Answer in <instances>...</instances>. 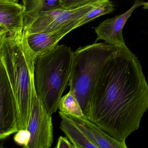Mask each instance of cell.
Instances as JSON below:
<instances>
[{
    "mask_svg": "<svg viewBox=\"0 0 148 148\" xmlns=\"http://www.w3.org/2000/svg\"><path fill=\"white\" fill-rule=\"evenodd\" d=\"M148 109V84L137 57L119 47L104 65L90 97L88 119L125 142Z\"/></svg>",
    "mask_w": 148,
    "mask_h": 148,
    "instance_id": "1",
    "label": "cell"
},
{
    "mask_svg": "<svg viewBox=\"0 0 148 148\" xmlns=\"http://www.w3.org/2000/svg\"><path fill=\"white\" fill-rule=\"evenodd\" d=\"M36 55L23 31L0 36V59L7 72L17 106L18 129H27L32 107L34 61Z\"/></svg>",
    "mask_w": 148,
    "mask_h": 148,
    "instance_id": "2",
    "label": "cell"
},
{
    "mask_svg": "<svg viewBox=\"0 0 148 148\" xmlns=\"http://www.w3.org/2000/svg\"><path fill=\"white\" fill-rule=\"evenodd\" d=\"M73 53L66 45L57 44L35 58L33 74L36 93L51 115L59 109L68 85Z\"/></svg>",
    "mask_w": 148,
    "mask_h": 148,
    "instance_id": "3",
    "label": "cell"
},
{
    "mask_svg": "<svg viewBox=\"0 0 148 148\" xmlns=\"http://www.w3.org/2000/svg\"><path fill=\"white\" fill-rule=\"evenodd\" d=\"M119 47L106 43L95 42L80 47L73 53L72 72L68 85L88 119L93 88L107 62Z\"/></svg>",
    "mask_w": 148,
    "mask_h": 148,
    "instance_id": "4",
    "label": "cell"
},
{
    "mask_svg": "<svg viewBox=\"0 0 148 148\" xmlns=\"http://www.w3.org/2000/svg\"><path fill=\"white\" fill-rule=\"evenodd\" d=\"M51 116L37 96L34 81L32 107L27 127V130L30 134L28 148L51 147L53 141V127Z\"/></svg>",
    "mask_w": 148,
    "mask_h": 148,
    "instance_id": "5",
    "label": "cell"
},
{
    "mask_svg": "<svg viewBox=\"0 0 148 148\" xmlns=\"http://www.w3.org/2000/svg\"><path fill=\"white\" fill-rule=\"evenodd\" d=\"M18 113L14 95L0 59V140L18 131Z\"/></svg>",
    "mask_w": 148,
    "mask_h": 148,
    "instance_id": "6",
    "label": "cell"
},
{
    "mask_svg": "<svg viewBox=\"0 0 148 148\" xmlns=\"http://www.w3.org/2000/svg\"><path fill=\"white\" fill-rule=\"evenodd\" d=\"M143 1L136 0L133 6L125 13L108 18L101 22L95 29L97 34L95 43L100 40L118 47L126 46L123 36V27L134 10L138 7L143 5Z\"/></svg>",
    "mask_w": 148,
    "mask_h": 148,
    "instance_id": "7",
    "label": "cell"
},
{
    "mask_svg": "<svg viewBox=\"0 0 148 148\" xmlns=\"http://www.w3.org/2000/svg\"><path fill=\"white\" fill-rule=\"evenodd\" d=\"M104 1L92 0L86 4L73 8H61L52 22L42 32H54L62 28H68L72 31L76 28L80 20L88 12Z\"/></svg>",
    "mask_w": 148,
    "mask_h": 148,
    "instance_id": "8",
    "label": "cell"
},
{
    "mask_svg": "<svg viewBox=\"0 0 148 148\" xmlns=\"http://www.w3.org/2000/svg\"><path fill=\"white\" fill-rule=\"evenodd\" d=\"M66 116V115H65ZM85 134L89 140L98 148H127L126 142L110 136L86 117L66 116Z\"/></svg>",
    "mask_w": 148,
    "mask_h": 148,
    "instance_id": "9",
    "label": "cell"
},
{
    "mask_svg": "<svg viewBox=\"0 0 148 148\" xmlns=\"http://www.w3.org/2000/svg\"><path fill=\"white\" fill-rule=\"evenodd\" d=\"M24 6L16 1L0 0V26L12 36L22 32L24 28Z\"/></svg>",
    "mask_w": 148,
    "mask_h": 148,
    "instance_id": "10",
    "label": "cell"
},
{
    "mask_svg": "<svg viewBox=\"0 0 148 148\" xmlns=\"http://www.w3.org/2000/svg\"><path fill=\"white\" fill-rule=\"evenodd\" d=\"M70 32L71 31L68 28H62L54 32H40L30 34L25 33L29 46L37 55L57 45L58 42Z\"/></svg>",
    "mask_w": 148,
    "mask_h": 148,
    "instance_id": "11",
    "label": "cell"
},
{
    "mask_svg": "<svg viewBox=\"0 0 148 148\" xmlns=\"http://www.w3.org/2000/svg\"><path fill=\"white\" fill-rule=\"evenodd\" d=\"M24 11V28L27 32L44 13L62 8L61 0H22Z\"/></svg>",
    "mask_w": 148,
    "mask_h": 148,
    "instance_id": "12",
    "label": "cell"
},
{
    "mask_svg": "<svg viewBox=\"0 0 148 148\" xmlns=\"http://www.w3.org/2000/svg\"><path fill=\"white\" fill-rule=\"evenodd\" d=\"M59 114L62 120L60 129L75 148H98L69 118Z\"/></svg>",
    "mask_w": 148,
    "mask_h": 148,
    "instance_id": "13",
    "label": "cell"
},
{
    "mask_svg": "<svg viewBox=\"0 0 148 148\" xmlns=\"http://www.w3.org/2000/svg\"><path fill=\"white\" fill-rule=\"evenodd\" d=\"M59 109V113L64 115L73 116L80 118L86 117L75 96L69 91L61 99Z\"/></svg>",
    "mask_w": 148,
    "mask_h": 148,
    "instance_id": "14",
    "label": "cell"
},
{
    "mask_svg": "<svg viewBox=\"0 0 148 148\" xmlns=\"http://www.w3.org/2000/svg\"><path fill=\"white\" fill-rule=\"evenodd\" d=\"M115 10L114 5L110 0H104L99 5L88 12L79 21L77 28L82 26L96 18L108 14H111Z\"/></svg>",
    "mask_w": 148,
    "mask_h": 148,
    "instance_id": "15",
    "label": "cell"
},
{
    "mask_svg": "<svg viewBox=\"0 0 148 148\" xmlns=\"http://www.w3.org/2000/svg\"><path fill=\"white\" fill-rule=\"evenodd\" d=\"M14 137V141L19 146L28 148L30 139V134L27 129H21L16 132Z\"/></svg>",
    "mask_w": 148,
    "mask_h": 148,
    "instance_id": "16",
    "label": "cell"
},
{
    "mask_svg": "<svg viewBox=\"0 0 148 148\" xmlns=\"http://www.w3.org/2000/svg\"><path fill=\"white\" fill-rule=\"evenodd\" d=\"M92 0H61L62 8L65 9L73 8L89 2Z\"/></svg>",
    "mask_w": 148,
    "mask_h": 148,
    "instance_id": "17",
    "label": "cell"
},
{
    "mask_svg": "<svg viewBox=\"0 0 148 148\" xmlns=\"http://www.w3.org/2000/svg\"><path fill=\"white\" fill-rule=\"evenodd\" d=\"M56 148H75L73 144H71V142L67 140V138L62 136L59 137Z\"/></svg>",
    "mask_w": 148,
    "mask_h": 148,
    "instance_id": "18",
    "label": "cell"
},
{
    "mask_svg": "<svg viewBox=\"0 0 148 148\" xmlns=\"http://www.w3.org/2000/svg\"><path fill=\"white\" fill-rule=\"evenodd\" d=\"M7 34H8V32H7V30L2 27L0 26V36Z\"/></svg>",
    "mask_w": 148,
    "mask_h": 148,
    "instance_id": "19",
    "label": "cell"
},
{
    "mask_svg": "<svg viewBox=\"0 0 148 148\" xmlns=\"http://www.w3.org/2000/svg\"><path fill=\"white\" fill-rule=\"evenodd\" d=\"M143 8L145 9H148V2H144Z\"/></svg>",
    "mask_w": 148,
    "mask_h": 148,
    "instance_id": "20",
    "label": "cell"
},
{
    "mask_svg": "<svg viewBox=\"0 0 148 148\" xmlns=\"http://www.w3.org/2000/svg\"><path fill=\"white\" fill-rule=\"evenodd\" d=\"M9 1H18V0H9Z\"/></svg>",
    "mask_w": 148,
    "mask_h": 148,
    "instance_id": "21",
    "label": "cell"
},
{
    "mask_svg": "<svg viewBox=\"0 0 148 148\" xmlns=\"http://www.w3.org/2000/svg\"></svg>",
    "mask_w": 148,
    "mask_h": 148,
    "instance_id": "22",
    "label": "cell"
}]
</instances>
